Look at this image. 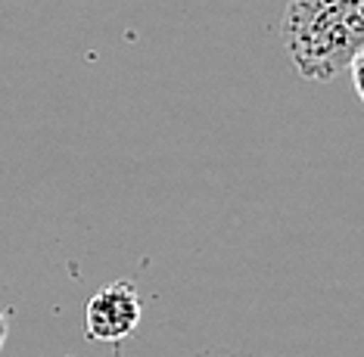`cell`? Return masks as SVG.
I'll return each mask as SVG.
<instances>
[{
    "mask_svg": "<svg viewBox=\"0 0 364 357\" xmlns=\"http://www.w3.org/2000/svg\"><path fill=\"white\" fill-rule=\"evenodd\" d=\"M284 40L302 78H336L364 56V0H289Z\"/></svg>",
    "mask_w": 364,
    "mask_h": 357,
    "instance_id": "obj_1",
    "label": "cell"
},
{
    "mask_svg": "<svg viewBox=\"0 0 364 357\" xmlns=\"http://www.w3.org/2000/svg\"><path fill=\"white\" fill-rule=\"evenodd\" d=\"M140 314H144V302H140L137 289L128 280L103 286L97 295H90L85 308V329L87 339L94 342H125V339L140 326Z\"/></svg>",
    "mask_w": 364,
    "mask_h": 357,
    "instance_id": "obj_2",
    "label": "cell"
},
{
    "mask_svg": "<svg viewBox=\"0 0 364 357\" xmlns=\"http://www.w3.org/2000/svg\"><path fill=\"white\" fill-rule=\"evenodd\" d=\"M4 342H6V317L0 311V351H4Z\"/></svg>",
    "mask_w": 364,
    "mask_h": 357,
    "instance_id": "obj_3",
    "label": "cell"
}]
</instances>
